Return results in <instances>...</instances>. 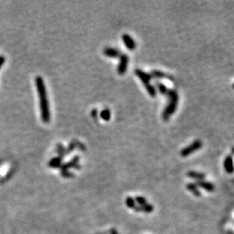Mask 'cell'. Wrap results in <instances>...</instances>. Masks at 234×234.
<instances>
[{"mask_svg": "<svg viewBox=\"0 0 234 234\" xmlns=\"http://www.w3.org/2000/svg\"><path fill=\"white\" fill-rule=\"evenodd\" d=\"M35 83L39 95L41 119L44 123H49L50 121V110L49 101L47 98V92L46 89L45 83L41 77L38 76L35 78Z\"/></svg>", "mask_w": 234, "mask_h": 234, "instance_id": "obj_1", "label": "cell"}, {"mask_svg": "<svg viewBox=\"0 0 234 234\" xmlns=\"http://www.w3.org/2000/svg\"><path fill=\"white\" fill-rule=\"evenodd\" d=\"M135 75H137V77L143 83L144 86H145V87L146 88L148 94H149L151 97L154 98L157 95V90L156 88L151 83V79H152L151 75L141 69H136L135 71Z\"/></svg>", "mask_w": 234, "mask_h": 234, "instance_id": "obj_3", "label": "cell"}, {"mask_svg": "<svg viewBox=\"0 0 234 234\" xmlns=\"http://www.w3.org/2000/svg\"><path fill=\"white\" fill-rule=\"evenodd\" d=\"M168 96V104L162 113V118L165 121H168L176 111L179 103V94L175 89H170L166 95Z\"/></svg>", "mask_w": 234, "mask_h": 234, "instance_id": "obj_2", "label": "cell"}, {"mask_svg": "<svg viewBox=\"0 0 234 234\" xmlns=\"http://www.w3.org/2000/svg\"><path fill=\"white\" fill-rule=\"evenodd\" d=\"M5 58L4 56H2V55H1V56H0V68H2V65L5 64Z\"/></svg>", "mask_w": 234, "mask_h": 234, "instance_id": "obj_17", "label": "cell"}, {"mask_svg": "<svg viewBox=\"0 0 234 234\" xmlns=\"http://www.w3.org/2000/svg\"><path fill=\"white\" fill-rule=\"evenodd\" d=\"M98 110L97 109L92 110V112H91V116H92L94 118H98Z\"/></svg>", "mask_w": 234, "mask_h": 234, "instance_id": "obj_16", "label": "cell"}, {"mask_svg": "<svg viewBox=\"0 0 234 234\" xmlns=\"http://www.w3.org/2000/svg\"><path fill=\"white\" fill-rule=\"evenodd\" d=\"M104 54L105 56L113 58H119L121 55L119 50H118L117 48H110V47H107V48H105L104 50Z\"/></svg>", "mask_w": 234, "mask_h": 234, "instance_id": "obj_9", "label": "cell"}, {"mask_svg": "<svg viewBox=\"0 0 234 234\" xmlns=\"http://www.w3.org/2000/svg\"><path fill=\"white\" fill-rule=\"evenodd\" d=\"M187 176L189 177L192 178V179L197 180H203L205 178V174L200 173V172H196V171H189L187 173Z\"/></svg>", "mask_w": 234, "mask_h": 234, "instance_id": "obj_11", "label": "cell"}, {"mask_svg": "<svg viewBox=\"0 0 234 234\" xmlns=\"http://www.w3.org/2000/svg\"><path fill=\"white\" fill-rule=\"evenodd\" d=\"M224 168L226 173L232 174L234 172L233 159H232L231 155H228L224 159Z\"/></svg>", "mask_w": 234, "mask_h": 234, "instance_id": "obj_7", "label": "cell"}, {"mask_svg": "<svg viewBox=\"0 0 234 234\" xmlns=\"http://www.w3.org/2000/svg\"><path fill=\"white\" fill-rule=\"evenodd\" d=\"M58 164H59V159H58V158H54L50 162V165L53 167H57L58 165Z\"/></svg>", "mask_w": 234, "mask_h": 234, "instance_id": "obj_15", "label": "cell"}, {"mask_svg": "<svg viewBox=\"0 0 234 234\" xmlns=\"http://www.w3.org/2000/svg\"><path fill=\"white\" fill-rule=\"evenodd\" d=\"M122 39L128 50H135V48H136V43H135V41H134V39L131 37L130 35L126 34H123L122 37Z\"/></svg>", "mask_w": 234, "mask_h": 234, "instance_id": "obj_6", "label": "cell"}, {"mask_svg": "<svg viewBox=\"0 0 234 234\" xmlns=\"http://www.w3.org/2000/svg\"><path fill=\"white\" fill-rule=\"evenodd\" d=\"M186 187H187V189L190 191L191 192H192V194H193L194 195H195V196L199 197L201 195V192H200V191L198 190V186H197L196 184L189 183V184H187Z\"/></svg>", "mask_w": 234, "mask_h": 234, "instance_id": "obj_12", "label": "cell"}, {"mask_svg": "<svg viewBox=\"0 0 234 234\" xmlns=\"http://www.w3.org/2000/svg\"><path fill=\"white\" fill-rule=\"evenodd\" d=\"M202 142L199 139H197V140L194 141L192 143H191L190 145L186 146L185 148H184L183 149L181 150L180 155L182 157H187L189 155H192V153H194L195 152H196L197 150L200 149L202 147Z\"/></svg>", "mask_w": 234, "mask_h": 234, "instance_id": "obj_4", "label": "cell"}, {"mask_svg": "<svg viewBox=\"0 0 234 234\" xmlns=\"http://www.w3.org/2000/svg\"><path fill=\"white\" fill-rule=\"evenodd\" d=\"M232 88H233V89H234V84H233V85H232Z\"/></svg>", "mask_w": 234, "mask_h": 234, "instance_id": "obj_19", "label": "cell"}, {"mask_svg": "<svg viewBox=\"0 0 234 234\" xmlns=\"http://www.w3.org/2000/svg\"><path fill=\"white\" fill-rule=\"evenodd\" d=\"M100 118L104 121H108L111 118V112L108 108H105L100 112Z\"/></svg>", "mask_w": 234, "mask_h": 234, "instance_id": "obj_14", "label": "cell"}, {"mask_svg": "<svg viewBox=\"0 0 234 234\" xmlns=\"http://www.w3.org/2000/svg\"><path fill=\"white\" fill-rule=\"evenodd\" d=\"M232 152L234 154V147H232Z\"/></svg>", "mask_w": 234, "mask_h": 234, "instance_id": "obj_18", "label": "cell"}, {"mask_svg": "<svg viewBox=\"0 0 234 234\" xmlns=\"http://www.w3.org/2000/svg\"><path fill=\"white\" fill-rule=\"evenodd\" d=\"M128 63V57L127 56L126 54H122L120 55V61H119V66L117 68V71L120 75H125L126 72L127 66Z\"/></svg>", "mask_w": 234, "mask_h": 234, "instance_id": "obj_5", "label": "cell"}, {"mask_svg": "<svg viewBox=\"0 0 234 234\" xmlns=\"http://www.w3.org/2000/svg\"><path fill=\"white\" fill-rule=\"evenodd\" d=\"M156 85H157V87H158V90H159L160 93L162 94V95H167L168 91H169V89H168V88L166 87V86L164 85V84L162 83L157 82L156 83Z\"/></svg>", "mask_w": 234, "mask_h": 234, "instance_id": "obj_13", "label": "cell"}, {"mask_svg": "<svg viewBox=\"0 0 234 234\" xmlns=\"http://www.w3.org/2000/svg\"><path fill=\"white\" fill-rule=\"evenodd\" d=\"M197 186H199V187L202 188L205 190L208 191V192H212V191L214 190V186L212 183L207 182L205 180H198L196 182Z\"/></svg>", "mask_w": 234, "mask_h": 234, "instance_id": "obj_10", "label": "cell"}, {"mask_svg": "<svg viewBox=\"0 0 234 234\" xmlns=\"http://www.w3.org/2000/svg\"><path fill=\"white\" fill-rule=\"evenodd\" d=\"M152 78H158V79H160V78H166V79L170 80H174V78L172 75H170L166 73L163 72L161 71H158V70H154L151 71V74H150Z\"/></svg>", "mask_w": 234, "mask_h": 234, "instance_id": "obj_8", "label": "cell"}]
</instances>
